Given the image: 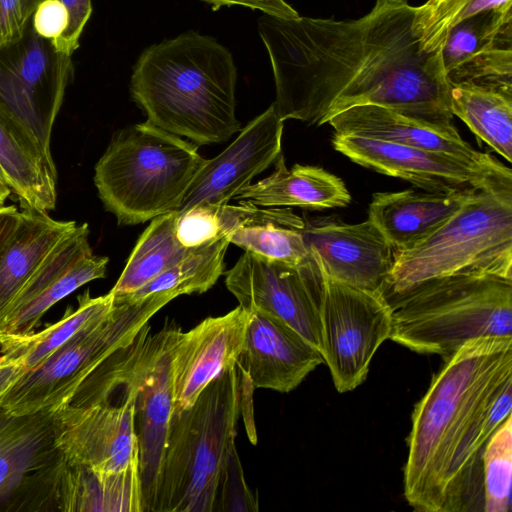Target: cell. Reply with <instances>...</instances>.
<instances>
[{
  "instance_id": "1",
  "label": "cell",
  "mask_w": 512,
  "mask_h": 512,
  "mask_svg": "<svg viewBox=\"0 0 512 512\" xmlns=\"http://www.w3.org/2000/svg\"><path fill=\"white\" fill-rule=\"evenodd\" d=\"M416 10L407 0H376L358 19L261 16L279 117L320 126L348 108L377 105L452 122L441 52L424 48Z\"/></svg>"
},
{
  "instance_id": "2",
  "label": "cell",
  "mask_w": 512,
  "mask_h": 512,
  "mask_svg": "<svg viewBox=\"0 0 512 512\" xmlns=\"http://www.w3.org/2000/svg\"><path fill=\"white\" fill-rule=\"evenodd\" d=\"M512 384V337L465 343L444 359L415 405L404 467V496L417 511L442 512L449 462L476 421Z\"/></svg>"
},
{
  "instance_id": "3",
  "label": "cell",
  "mask_w": 512,
  "mask_h": 512,
  "mask_svg": "<svg viewBox=\"0 0 512 512\" xmlns=\"http://www.w3.org/2000/svg\"><path fill=\"white\" fill-rule=\"evenodd\" d=\"M237 68L214 37L186 31L143 50L130 94L147 122L198 145L220 143L241 129Z\"/></svg>"
},
{
  "instance_id": "4",
  "label": "cell",
  "mask_w": 512,
  "mask_h": 512,
  "mask_svg": "<svg viewBox=\"0 0 512 512\" xmlns=\"http://www.w3.org/2000/svg\"><path fill=\"white\" fill-rule=\"evenodd\" d=\"M240 410L236 364L172 412L151 512H215Z\"/></svg>"
},
{
  "instance_id": "5",
  "label": "cell",
  "mask_w": 512,
  "mask_h": 512,
  "mask_svg": "<svg viewBox=\"0 0 512 512\" xmlns=\"http://www.w3.org/2000/svg\"><path fill=\"white\" fill-rule=\"evenodd\" d=\"M387 301L392 308L389 339L417 353L446 359L471 340L512 337V278L445 276Z\"/></svg>"
},
{
  "instance_id": "6",
  "label": "cell",
  "mask_w": 512,
  "mask_h": 512,
  "mask_svg": "<svg viewBox=\"0 0 512 512\" xmlns=\"http://www.w3.org/2000/svg\"><path fill=\"white\" fill-rule=\"evenodd\" d=\"M205 161L194 144L146 121L113 136L94 183L118 224L136 225L177 211Z\"/></svg>"
},
{
  "instance_id": "7",
  "label": "cell",
  "mask_w": 512,
  "mask_h": 512,
  "mask_svg": "<svg viewBox=\"0 0 512 512\" xmlns=\"http://www.w3.org/2000/svg\"><path fill=\"white\" fill-rule=\"evenodd\" d=\"M458 274L512 278V193L480 189L427 238L395 250L383 296Z\"/></svg>"
},
{
  "instance_id": "8",
  "label": "cell",
  "mask_w": 512,
  "mask_h": 512,
  "mask_svg": "<svg viewBox=\"0 0 512 512\" xmlns=\"http://www.w3.org/2000/svg\"><path fill=\"white\" fill-rule=\"evenodd\" d=\"M175 296L114 298L104 317L87 325L35 368L25 371L0 396L13 414L56 411L68 404L87 376L112 352L130 343L150 318Z\"/></svg>"
},
{
  "instance_id": "9",
  "label": "cell",
  "mask_w": 512,
  "mask_h": 512,
  "mask_svg": "<svg viewBox=\"0 0 512 512\" xmlns=\"http://www.w3.org/2000/svg\"><path fill=\"white\" fill-rule=\"evenodd\" d=\"M320 269L322 356L337 391L349 392L364 382L374 354L389 339L392 308L381 293L342 284Z\"/></svg>"
},
{
  "instance_id": "10",
  "label": "cell",
  "mask_w": 512,
  "mask_h": 512,
  "mask_svg": "<svg viewBox=\"0 0 512 512\" xmlns=\"http://www.w3.org/2000/svg\"><path fill=\"white\" fill-rule=\"evenodd\" d=\"M72 56L39 36L32 20L24 35L0 46V110L50 149L52 127L73 78Z\"/></svg>"
},
{
  "instance_id": "11",
  "label": "cell",
  "mask_w": 512,
  "mask_h": 512,
  "mask_svg": "<svg viewBox=\"0 0 512 512\" xmlns=\"http://www.w3.org/2000/svg\"><path fill=\"white\" fill-rule=\"evenodd\" d=\"M225 276L239 306L282 321L322 354L323 275L312 254L306 265L294 267L245 251Z\"/></svg>"
},
{
  "instance_id": "12",
  "label": "cell",
  "mask_w": 512,
  "mask_h": 512,
  "mask_svg": "<svg viewBox=\"0 0 512 512\" xmlns=\"http://www.w3.org/2000/svg\"><path fill=\"white\" fill-rule=\"evenodd\" d=\"M63 458L55 411L18 415L0 406V512L53 511Z\"/></svg>"
},
{
  "instance_id": "13",
  "label": "cell",
  "mask_w": 512,
  "mask_h": 512,
  "mask_svg": "<svg viewBox=\"0 0 512 512\" xmlns=\"http://www.w3.org/2000/svg\"><path fill=\"white\" fill-rule=\"evenodd\" d=\"M172 327L150 333L145 324L126 345L136 395L134 429L144 512H151L173 412L171 377Z\"/></svg>"
},
{
  "instance_id": "14",
  "label": "cell",
  "mask_w": 512,
  "mask_h": 512,
  "mask_svg": "<svg viewBox=\"0 0 512 512\" xmlns=\"http://www.w3.org/2000/svg\"><path fill=\"white\" fill-rule=\"evenodd\" d=\"M108 261L93 254L88 225L77 224L0 313V340L35 332L54 304L88 282L104 278Z\"/></svg>"
},
{
  "instance_id": "15",
  "label": "cell",
  "mask_w": 512,
  "mask_h": 512,
  "mask_svg": "<svg viewBox=\"0 0 512 512\" xmlns=\"http://www.w3.org/2000/svg\"><path fill=\"white\" fill-rule=\"evenodd\" d=\"M338 134L393 142L454 157L485 176L512 185V170L490 154L473 148L453 122L428 120L377 105L348 108L332 116Z\"/></svg>"
},
{
  "instance_id": "16",
  "label": "cell",
  "mask_w": 512,
  "mask_h": 512,
  "mask_svg": "<svg viewBox=\"0 0 512 512\" xmlns=\"http://www.w3.org/2000/svg\"><path fill=\"white\" fill-rule=\"evenodd\" d=\"M300 231L329 278L383 295L395 249L371 220L348 224L335 216L309 218Z\"/></svg>"
},
{
  "instance_id": "17",
  "label": "cell",
  "mask_w": 512,
  "mask_h": 512,
  "mask_svg": "<svg viewBox=\"0 0 512 512\" xmlns=\"http://www.w3.org/2000/svg\"><path fill=\"white\" fill-rule=\"evenodd\" d=\"M331 143L352 162L408 181L422 190L452 193L483 189L512 193V185L495 181L443 153L338 133H334Z\"/></svg>"
},
{
  "instance_id": "18",
  "label": "cell",
  "mask_w": 512,
  "mask_h": 512,
  "mask_svg": "<svg viewBox=\"0 0 512 512\" xmlns=\"http://www.w3.org/2000/svg\"><path fill=\"white\" fill-rule=\"evenodd\" d=\"M248 320L249 312L238 306L187 332L172 327L173 411L190 408L212 380L236 366Z\"/></svg>"
},
{
  "instance_id": "19",
  "label": "cell",
  "mask_w": 512,
  "mask_h": 512,
  "mask_svg": "<svg viewBox=\"0 0 512 512\" xmlns=\"http://www.w3.org/2000/svg\"><path fill=\"white\" fill-rule=\"evenodd\" d=\"M284 121L272 103L250 121L219 155L205 161L177 211L196 205L228 204L281 154Z\"/></svg>"
},
{
  "instance_id": "20",
  "label": "cell",
  "mask_w": 512,
  "mask_h": 512,
  "mask_svg": "<svg viewBox=\"0 0 512 512\" xmlns=\"http://www.w3.org/2000/svg\"><path fill=\"white\" fill-rule=\"evenodd\" d=\"M322 363V354L287 324L261 312L249 313L237 367L254 389L288 393Z\"/></svg>"
},
{
  "instance_id": "21",
  "label": "cell",
  "mask_w": 512,
  "mask_h": 512,
  "mask_svg": "<svg viewBox=\"0 0 512 512\" xmlns=\"http://www.w3.org/2000/svg\"><path fill=\"white\" fill-rule=\"evenodd\" d=\"M448 82L512 85V9L488 10L454 26L441 50Z\"/></svg>"
},
{
  "instance_id": "22",
  "label": "cell",
  "mask_w": 512,
  "mask_h": 512,
  "mask_svg": "<svg viewBox=\"0 0 512 512\" xmlns=\"http://www.w3.org/2000/svg\"><path fill=\"white\" fill-rule=\"evenodd\" d=\"M478 190L377 192L370 202L368 219L395 250L408 249L447 222Z\"/></svg>"
},
{
  "instance_id": "23",
  "label": "cell",
  "mask_w": 512,
  "mask_h": 512,
  "mask_svg": "<svg viewBox=\"0 0 512 512\" xmlns=\"http://www.w3.org/2000/svg\"><path fill=\"white\" fill-rule=\"evenodd\" d=\"M0 169L22 210L55 209L57 172L51 149L1 110Z\"/></svg>"
},
{
  "instance_id": "24",
  "label": "cell",
  "mask_w": 512,
  "mask_h": 512,
  "mask_svg": "<svg viewBox=\"0 0 512 512\" xmlns=\"http://www.w3.org/2000/svg\"><path fill=\"white\" fill-rule=\"evenodd\" d=\"M268 177L244 187L233 199L259 207H301L312 210L347 206L351 195L341 178L311 165H285L280 154Z\"/></svg>"
},
{
  "instance_id": "25",
  "label": "cell",
  "mask_w": 512,
  "mask_h": 512,
  "mask_svg": "<svg viewBox=\"0 0 512 512\" xmlns=\"http://www.w3.org/2000/svg\"><path fill=\"white\" fill-rule=\"evenodd\" d=\"M52 502L53 511L62 512H144L138 474H99L65 458L56 476Z\"/></svg>"
},
{
  "instance_id": "26",
  "label": "cell",
  "mask_w": 512,
  "mask_h": 512,
  "mask_svg": "<svg viewBox=\"0 0 512 512\" xmlns=\"http://www.w3.org/2000/svg\"><path fill=\"white\" fill-rule=\"evenodd\" d=\"M76 226L48 213L21 210L17 228L0 251V313Z\"/></svg>"
},
{
  "instance_id": "27",
  "label": "cell",
  "mask_w": 512,
  "mask_h": 512,
  "mask_svg": "<svg viewBox=\"0 0 512 512\" xmlns=\"http://www.w3.org/2000/svg\"><path fill=\"white\" fill-rule=\"evenodd\" d=\"M450 110L475 136L512 161V85L459 83L450 86Z\"/></svg>"
},
{
  "instance_id": "28",
  "label": "cell",
  "mask_w": 512,
  "mask_h": 512,
  "mask_svg": "<svg viewBox=\"0 0 512 512\" xmlns=\"http://www.w3.org/2000/svg\"><path fill=\"white\" fill-rule=\"evenodd\" d=\"M177 215V211H171L151 219L110 291L115 298L139 290L189 252L176 236Z\"/></svg>"
},
{
  "instance_id": "29",
  "label": "cell",
  "mask_w": 512,
  "mask_h": 512,
  "mask_svg": "<svg viewBox=\"0 0 512 512\" xmlns=\"http://www.w3.org/2000/svg\"><path fill=\"white\" fill-rule=\"evenodd\" d=\"M78 300L77 309L68 311L61 320L46 329L1 339L0 356L22 364L25 371L31 370L74 334L107 315L114 307V296L110 292L104 296L91 297L89 291H86Z\"/></svg>"
},
{
  "instance_id": "30",
  "label": "cell",
  "mask_w": 512,
  "mask_h": 512,
  "mask_svg": "<svg viewBox=\"0 0 512 512\" xmlns=\"http://www.w3.org/2000/svg\"><path fill=\"white\" fill-rule=\"evenodd\" d=\"M229 244L228 236H224L214 242L192 248L179 262L145 286L119 298L134 299L156 292L171 293L175 297L206 292L223 273L224 256Z\"/></svg>"
},
{
  "instance_id": "31",
  "label": "cell",
  "mask_w": 512,
  "mask_h": 512,
  "mask_svg": "<svg viewBox=\"0 0 512 512\" xmlns=\"http://www.w3.org/2000/svg\"><path fill=\"white\" fill-rule=\"evenodd\" d=\"M512 9V0H427L416 10L415 24L424 48L441 52L450 30L488 10Z\"/></svg>"
},
{
  "instance_id": "32",
  "label": "cell",
  "mask_w": 512,
  "mask_h": 512,
  "mask_svg": "<svg viewBox=\"0 0 512 512\" xmlns=\"http://www.w3.org/2000/svg\"><path fill=\"white\" fill-rule=\"evenodd\" d=\"M512 415L509 414L487 441L482 454L485 512L511 510Z\"/></svg>"
},
{
  "instance_id": "33",
  "label": "cell",
  "mask_w": 512,
  "mask_h": 512,
  "mask_svg": "<svg viewBox=\"0 0 512 512\" xmlns=\"http://www.w3.org/2000/svg\"><path fill=\"white\" fill-rule=\"evenodd\" d=\"M230 244L271 261L301 267L311 254L300 229L275 225L242 227L227 235Z\"/></svg>"
},
{
  "instance_id": "34",
  "label": "cell",
  "mask_w": 512,
  "mask_h": 512,
  "mask_svg": "<svg viewBox=\"0 0 512 512\" xmlns=\"http://www.w3.org/2000/svg\"><path fill=\"white\" fill-rule=\"evenodd\" d=\"M239 203V205H210L219 238L242 227L275 225L301 229L304 226V219L289 207L261 208L247 202Z\"/></svg>"
},
{
  "instance_id": "35",
  "label": "cell",
  "mask_w": 512,
  "mask_h": 512,
  "mask_svg": "<svg viewBox=\"0 0 512 512\" xmlns=\"http://www.w3.org/2000/svg\"><path fill=\"white\" fill-rule=\"evenodd\" d=\"M258 511L256 495L249 489L237 449L231 455L221 484L215 512Z\"/></svg>"
},
{
  "instance_id": "36",
  "label": "cell",
  "mask_w": 512,
  "mask_h": 512,
  "mask_svg": "<svg viewBox=\"0 0 512 512\" xmlns=\"http://www.w3.org/2000/svg\"><path fill=\"white\" fill-rule=\"evenodd\" d=\"M42 0H0V46L20 39Z\"/></svg>"
},
{
  "instance_id": "37",
  "label": "cell",
  "mask_w": 512,
  "mask_h": 512,
  "mask_svg": "<svg viewBox=\"0 0 512 512\" xmlns=\"http://www.w3.org/2000/svg\"><path fill=\"white\" fill-rule=\"evenodd\" d=\"M68 22V11L57 0H42L32 17L35 32L53 45L63 36Z\"/></svg>"
},
{
  "instance_id": "38",
  "label": "cell",
  "mask_w": 512,
  "mask_h": 512,
  "mask_svg": "<svg viewBox=\"0 0 512 512\" xmlns=\"http://www.w3.org/2000/svg\"><path fill=\"white\" fill-rule=\"evenodd\" d=\"M68 11L69 22L63 36L53 46L56 51L68 56L79 47L82 32L92 14L91 0H57Z\"/></svg>"
},
{
  "instance_id": "39",
  "label": "cell",
  "mask_w": 512,
  "mask_h": 512,
  "mask_svg": "<svg viewBox=\"0 0 512 512\" xmlns=\"http://www.w3.org/2000/svg\"><path fill=\"white\" fill-rule=\"evenodd\" d=\"M211 5L213 11L221 7L233 5L243 6L252 10L262 11L264 14L284 19H295L299 17L298 12L285 0H201Z\"/></svg>"
},
{
  "instance_id": "40",
  "label": "cell",
  "mask_w": 512,
  "mask_h": 512,
  "mask_svg": "<svg viewBox=\"0 0 512 512\" xmlns=\"http://www.w3.org/2000/svg\"><path fill=\"white\" fill-rule=\"evenodd\" d=\"M21 211L15 205L0 207V251L17 228Z\"/></svg>"
},
{
  "instance_id": "41",
  "label": "cell",
  "mask_w": 512,
  "mask_h": 512,
  "mask_svg": "<svg viewBox=\"0 0 512 512\" xmlns=\"http://www.w3.org/2000/svg\"><path fill=\"white\" fill-rule=\"evenodd\" d=\"M24 372L22 364L0 356V396Z\"/></svg>"
},
{
  "instance_id": "42",
  "label": "cell",
  "mask_w": 512,
  "mask_h": 512,
  "mask_svg": "<svg viewBox=\"0 0 512 512\" xmlns=\"http://www.w3.org/2000/svg\"><path fill=\"white\" fill-rule=\"evenodd\" d=\"M11 190L8 187L5 180L0 176V207L5 205V202L9 195L11 194Z\"/></svg>"
},
{
  "instance_id": "43",
  "label": "cell",
  "mask_w": 512,
  "mask_h": 512,
  "mask_svg": "<svg viewBox=\"0 0 512 512\" xmlns=\"http://www.w3.org/2000/svg\"><path fill=\"white\" fill-rule=\"evenodd\" d=\"M0 176L4 179L3 174H2V172H1V169H0ZM4 180H5V179H4ZM5 182H6V181H5Z\"/></svg>"
}]
</instances>
